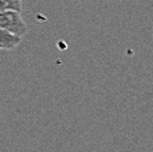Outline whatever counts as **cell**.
Returning <instances> with one entry per match:
<instances>
[{"mask_svg": "<svg viewBox=\"0 0 153 152\" xmlns=\"http://www.w3.org/2000/svg\"><path fill=\"white\" fill-rule=\"evenodd\" d=\"M0 28L17 37H23L28 33V25L21 17L20 11L15 9L0 12Z\"/></svg>", "mask_w": 153, "mask_h": 152, "instance_id": "cell-1", "label": "cell"}, {"mask_svg": "<svg viewBox=\"0 0 153 152\" xmlns=\"http://www.w3.org/2000/svg\"><path fill=\"white\" fill-rule=\"evenodd\" d=\"M20 1H21V0H20Z\"/></svg>", "mask_w": 153, "mask_h": 152, "instance_id": "cell-5", "label": "cell"}, {"mask_svg": "<svg viewBox=\"0 0 153 152\" xmlns=\"http://www.w3.org/2000/svg\"><path fill=\"white\" fill-rule=\"evenodd\" d=\"M7 9H15L21 11V1L20 0H0V12Z\"/></svg>", "mask_w": 153, "mask_h": 152, "instance_id": "cell-3", "label": "cell"}, {"mask_svg": "<svg viewBox=\"0 0 153 152\" xmlns=\"http://www.w3.org/2000/svg\"><path fill=\"white\" fill-rule=\"evenodd\" d=\"M20 42L21 37H17L0 28V46L3 48V50H13L17 48Z\"/></svg>", "mask_w": 153, "mask_h": 152, "instance_id": "cell-2", "label": "cell"}, {"mask_svg": "<svg viewBox=\"0 0 153 152\" xmlns=\"http://www.w3.org/2000/svg\"><path fill=\"white\" fill-rule=\"evenodd\" d=\"M0 50H3V48H1V46H0Z\"/></svg>", "mask_w": 153, "mask_h": 152, "instance_id": "cell-4", "label": "cell"}]
</instances>
